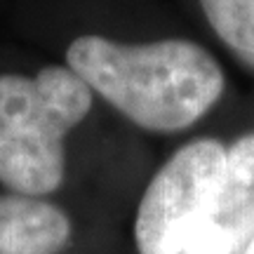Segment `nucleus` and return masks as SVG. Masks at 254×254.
I'll return each mask as SVG.
<instances>
[{
  "instance_id": "obj_6",
  "label": "nucleus",
  "mask_w": 254,
  "mask_h": 254,
  "mask_svg": "<svg viewBox=\"0 0 254 254\" xmlns=\"http://www.w3.org/2000/svg\"><path fill=\"white\" fill-rule=\"evenodd\" d=\"M219 40L254 71V0H200Z\"/></svg>"
},
{
  "instance_id": "obj_1",
  "label": "nucleus",
  "mask_w": 254,
  "mask_h": 254,
  "mask_svg": "<svg viewBox=\"0 0 254 254\" xmlns=\"http://www.w3.org/2000/svg\"><path fill=\"white\" fill-rule=\"evenodd\" d=\"M66 66L136 127L160 134L198 123L226 87L217 59L184 38L127 45L80 36L66 50Z\"/></svg>"
},
{
  "instance_id": "obj_3",
  "label": "nucleus",
  "mask_w": 254,
  "mask_h": 254,
  "mask_svg": "<svg viewBox=\"0 0 254 254\" xmlns=\"http://www.w3.org/2000/svg\"><path fill=\"white\" fill-rule=\"evenodd\" d=\"M226 151L217 139H195L155 172L136 209L139 254L186 252L217 193Z\"/></svg>"
},
{
  "instance_id": "obj_5",
  "label": "nucleus",
  "mask_w": 254,
  "mask_h": 254,
  "mask_svg": "<svg viewBox=\"0 0 254 254\" xmlns=\"http://www.w3.org/2000/svg\"><path fill=\"white\" fill-rule=\"evenodd\" d=\"M71 233V219L55 202L24 193L0 195V245L9 252L59 254Z\"/></svg>"
},
{
  "instance_id": "obj_2",
  "label": "nucleus",
  "mask_w": 254,
  "mask_h": 254,
  "mask_svg": "<svg viewBox=\"0 0 254 254\" xmlns=\"http://www.w3.org/2000/svg\"><path fill=\"white\" fill-rule=\"evenodd\" d=\"M92 111V90L68 66L0 73V182L45 198L66 174V134Z\"/></svg>"
},
{
  "instance_id": "obj_8",
  "label": "nucleus",
  "mask_w": 254,
  "mask_h": 254,
  "mask_svg": "<svg viewBox=\"0 0 254 254\" xmlns=\"http://www.w3.org/2000/svg\"><path fill=\"white\" fill-rule=\"evenodd\" d=\"M0 254H14V252H9V250H5V247L0 245Z\"/></svg>"
},
{
  "instance_id": "obj_4",
  "label": "nucleus",
  "mask_w": 254,
  "mask_h": 254,
  "mask_svg": "<svg viewBox=\"0 0 254 254\" xmlns=\"http://www.w3.org/2000/svg\"><path fill=\"white\" fill-rule=\"evenodd\" d=\"M254 240V132L226 151L217 193L184 254H245Z\"/></svg>"
},
{
  "instance_id": "obj_7",
  "label": "nucleus",
  "mask_w": 254,
  "mask_h": 254,
  "mask_svg": "<svg viewBox=\"0 0 254 254\" xmlns=\"http://www.w3.org/2000/svg\"><path fill=\"white\" fill-rule=\"evenodd\" d=\"M245 254H254V240H252V243H250V247H247V250H245Z\"/></svg>"
}]
</instances>
